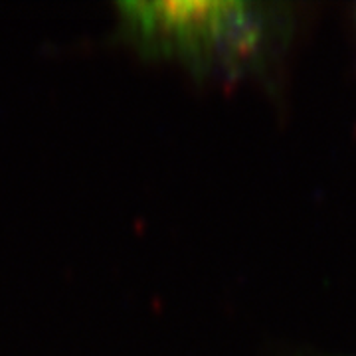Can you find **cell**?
Wrapping results in <instances>:
<instances>
[{"instance_id":"6da1fadb","label":"cell","mask_w":356,"mask_h":356,"mask_svg":"<svg viewBox=\"0 0 356 356\" xmlns=\"http://www.w3.org/2000/svg\"><path fill=\"white\" fill-rule=\"evenodd\" d=\"M121 30L143 51L202 74L242 76L280 46L283 6L259 2H121Z\"/></svg>"}]
</instances>
